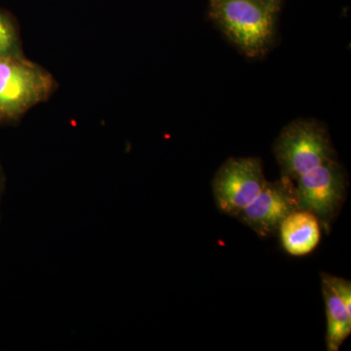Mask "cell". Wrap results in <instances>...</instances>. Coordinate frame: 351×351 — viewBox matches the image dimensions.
<instances>
[{
    "instance_id": "obj_1",
    "label": "cell",
    "mask_w": 351,
    "mask_h": 351,
    "mask_svg": "<svg viewBox=\"0 0 351 351\" xmlns=\"http://www.w3.org/2000/svg\"><path fill=\"white\" fill-rule=\"evenodd\" d=\"M280 6L265 0H210V17L245 56L262 57L271 47Z\"/></svg>"
},
{
    "instance_id": "obj_2",
    "label": "cell",
    "mask_w": 351,
    "mask_h": 351,
    "mask_svg": "<svg viewBox=\"0 0 351 351\" xmlns=\"http://www.w3.org/2000/svg\"><path fill=\"white\" fill-rule=\"evenodd\" d=\"M56 89L54 77L24 55L0 56V124L17 121L49 99Z\"/></svg>"
},
{
    "instance_id": "obj_3",
    "label": "cell",
    "mask_w": 351,
    "mask_h": 351,
    "mask_svg": "<svg viewBox=\"0 0 351 351\" xmlns=\"http://www.w3.org/2000/svg\"><path fill=\"white\" fill-rule=\"evenodd\" d=\"M274 154L284 177L292 181L336 158L326 127L314 119H295L282 129Z\"/></svg>"
},
{
    "instance_id": "obj_4",
    "label": "cell",
    "mask_w": 351,
    "mask_h": 351,
    "mask_svg": "<svg viewBox=\"0 0 351 351\" xmlns=\"http://www.w3.org/2000/svg\"><path fill=\"white\" fill-rule=\"evenodd\" d=\"M258 157H232L219 168L212 188L215 202L223 213L237 218L267 184Z\"/></svg>"
},
{
    "instance_id": "obj_5",
    "label": "cell",
    "mask_w": 351,
    "mask_h": 351,
    "mask_svg": "<svg viewBox=\"0 0 351 351\" xmlns=\"http://www.w3.org/2000/svg\"><path fill=\"white\" fill-rule=\"evenodd\" d=\"M301 209L317 217L323 226L331 223L345 200L346 174L337 158L328 160L295 181Z\"/></svg>"
},
{
    "instance_id": "obj_6",
    "label": "cell",
    "mask_w": 351,
    "mask_h": 351,
    "mask_svg": "<svg viewBox=\"0 0 351 351\" xmlns=\"http://www.w3.org/2000/svg\"><path fill=\"white\" fill-rule=\"evenodd\" d=\"M299 209L301 207L295 182L281 176L276 181L267 182L260 195L237 219L258 237H267L278 232L284 219Z\"/></svg>"
},
{
    "instance_id": "obj_7",
    "label": "cell",
    "mask_w": 351,
    "mask_h": 351,
    "mask_svg": "<svg viewBox=\"0 0 351 351\" xmlns=\"http://www.w3.org/2000/svg\"><path fill=\"white\" fill-rule=\"evenodd\" d=\"M284 249L293 256H304L316 248L320 240V221L304 209L295 210L279 226Z\"/></svg>"
},
{
    "instance_id": "obj_8",
    "label": "cell",
    "mask_w": 351,
    "mask_h": 351,
    "mask_svg": "<svg viewBox=\"0 0 351 351\" xmlns=\"http://www.w3.org/2000/svg\"><path fill=\"white\" fill-rule=\"evenodd\" d=\"M322 292L326 306L327 350L338 351L351 332V314L330 283L326 274H322Z\"/></svg>"
},
{
    "instance_id": "obj_9",
    "label": "cell",
    "mask_w": 351,
    "mask_h": 351,
    "mask_svg": "<svg viewBox=\"0 0 351 351\" xmlns=\"http://www.w3.org/2000/svg\"><path fill=\"white\" fill-rule=\"evenodd\" d=\"M23 55L19 32L8 16L0 12V56Z\"/></svg>"
},
{
    "instance_id": "obj_10",
    "label": "cell",
    "mask_w": 351,
    "mask_h": 351,
    "mask_svg": "<svg viewBox=\"0 0 351 351\" xmlns=\"http://www.w3.org/2000/svg\"><path fill=\"white\" fill-rule=\"evenodd\" d=\"M4 179L2 175L1 169H0V203H1L2 193H3Z\"/></svg>"
},
{
    "instance_id": "obj_11",
    "label": "cell",
    "mask_w": 351,
    "mask_h": 351,
    "mask_svg": "<svg viewBox=\"0 0 351 351\" xmlns=\"http://www.w3.org/2000/svg\"><path fill=\"white\" fill-rule=\"evenodd\" d=\"M265 1L271 2V3L276 4V5H281V2H282V0H265Z\"/></svg>"
},
{
    "instance_id": "obj_12",
    "label": "cell",
    "mask_w": 351,
    "mask_h": 351,
    "mask_svg": "<svg viewBox=\"0 0 351 351\" xmlns=\"http://www.w3.org/2000/svg\"><path fill=\"white\" fill-rule=\"evenodd\" d=\"M209 1H210V0H209Z\"/></svg>"
}]
</instances>
